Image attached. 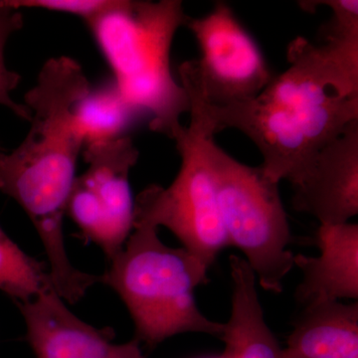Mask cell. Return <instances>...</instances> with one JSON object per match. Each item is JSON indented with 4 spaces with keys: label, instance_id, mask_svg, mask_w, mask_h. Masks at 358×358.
Returning <instances> with one entry per match:
<instances>
[{
    "label": "cell",
    "instance_id": "1",
    "mask_svg": "<svg viewBox=\"0 0 358 358\" xmlns=\"http://www.w3.org/2000/svg\"><path fill=\"white\" fill-rule=\"evenodd\" d=\"M91 89L76 61L51 58L24 96L31 127L8 154L0 152V192L22 207L45 247L64 241L63 220L85 147L76 107Z\"/></svg>",
    "mask_w": 358,
    "mask_h": 358
},
{
    "label": "cell",
    "instance_id": "2",
    "mask_svg": "<svg viewBox=\"0 0 358 358\" xmlns=\"http://www.w3.org/2000/svg\"><path fill=\"white\" fill-rule=\"evenodd\" d=\"M206 110L217 133L233 128L246 134L263 155L264 171L280 183L358 120V96L336 95L289 63L253 100L217 107L206 99Z\"/></svg>",
    "mask_w": 358,
    "mask_h": 358
},
{
    "label": "cell",
    "instance_id": "3",
    "mask_svg": "<svg viewBox=\"0 0 358 358\" xmlns=\"http://www.w3.org/2000/svg\"><path fill=\"white\" fill-rule=\"evenodd\" d=\"M188 16L178 0L124 1L88 24L127 102L152 115L150 128L173 140L189 112L185 90L171 72L174 35Z\"/></svg>",
    "mask_w": 358,
    "mask_h": 358
},
{
    "label": "cell",
    "instance_id": "4",
    "mask_svg": "<svg viewBox=\"0 0 358 358\" xmlns=\"http://www.w3.org/2000/svg\"><path fill=\"white\" fill-rule=\"evenodd\" d=\"M159 228L134 220L122 251L100 275L128 308L136 338L150 348L178 334L195 333L222 338L225 324L200 312L195 289L207 281L208 268L185 249L166 246Z\"/></svg>",
    "mask_w": 358,
    "mask_h": 358
},
{
    "label": "cell",
    "instance_id": "5",
    "mask_svg": "<svg viewBox=\"0 0 358 358\" xmlns=\"http://www.w3.org/2000/svg\"><path fill=\"white\" fill-rule=\"evenodd\" d=\"M178 72L190 113L189 126L181 127L173 138L180 169L169 187L150 185L138 194L134 220L167 228L209 270L218 254L229 246L210 164V147L217 131L207 114L196 63L185 61Z\"/></svg>",
    "mask_w": 358,
    "mask_h": 358
},
{
    "label": "cell",
    "instance_id": "6",
    "mask_svg": "<svg viewBox=\"0 0 358 358\" xmlns=\"http://www.w3.org/2000/svg\"><path fill=\"white\" fill-rule=\"evenodd\" d=\"M210 164L229 246L242 251L265 291L281 293L294 255L289 250L291 231L279 183L262 166L238 162L215 141Z\"/></svg>",
    "mask_w": 358,
    "mask_h": 358
},
{
    "label": "cell",
    "instance_id": "7",
    "mask_svg": "<svg viewBox=\"0 0 358 358\" xmlns=\"http://www.w3.org/2000/svg\"><path fill=\"white\" fill-rule=\"evenodd\" d=\"M84 159L88 167L75 178L66 213L109 263L133 231L129 173L138 162V150L129 136H122L85 145Z\"/></svg>",
    "mask_w": 358,
    "mask_h": 358
},
{
    "label": "cell",
    "instance_id": "8",
    "mask_svg": "<svg viewBox=\"0 0 358 358\" xmlns=\"http://www.w3.org/2000/svg\"><path fill=\"white\" fill-rule=\"evenodd\" d=\"M185 26L199 43L197 67L211 105L253 100L274 79L260 47L225 2L216 1L202 17L188 16Z\"/></svg>",
    "mask_w": 358,
    "mask_h": 358
},
{
    "label": "cell",
    "instance_id": "9",
    "mask_svg": "<svg viewBox=\"0 0 358 358\" xmlns=\"http://www.w3.org/2000/svg\"><path fill=\"white\" fill-rule=\"evenodd\" d=\"M294 210L320 225L350 222L358 213V120L289 179Z\"/></svg>",
    "mask_w": 358,
    "mask_h": 358
},
{
    "label": "cell",
    "instance_id": "10",
    "mask_svg": "<svg viewBox=\"0 0 358 358\" xmlns=\"http://www.w3.org/2000/svg\"><path fill=\"white\" fill-rule=\"evenodd\" d=\"M16 305L37 358H145L138 339L113 343L107 331L90 326L71 313L54 289Z\"/></svg>",
    "mask_w": 358,
    "mask_h": 358
},
{
    "label": "cell",
    "instance_id": "11",
    "mask_svg": "<svg viewBox=\"0 0 358 358\" xmlns=\"http://www.w3.org/2000/svg\"><path fill=\"white\" fill-rule=\"evenodd\" d=\"M315 244L320 255L299 254L294 265L303 273L296 289L299 303L308 306L324 301L358 299V225H320Z\"/></svg>",
    "mask_w": 358,
    "mask_h": 358
},
{
    "label": "cell",
    "instance_id": "12",
    "mask_svg": "<svg viewBox=\"0 0 358 358\" xmlns=\"http://www.w3.org/2000/svg\"><path fill=\"white\" fill-rule=\"evenodd\" d=\"M282 352L284 358H358L357 301L306 306Z\"/></svg>",
    "mask_w": 358,
    "mask_h": 358
},
{
    "label": "cell",
    "instance_id": "13",
    "mask_svg": "<svg viewBox=\"0 0 358 358\" xmlns=\"http://www.w3.org/2000/svg\"><path fill=\"white\" fill-rule=\"evenodd\" d=\"M232 310L226 322L222 341L224 358H284L278 343L264 317L257 292L253 270L244 258L231 255Z\"/></svg>",
    "mask_w": 358,
    "mask_h": 358
},
{
    "label": "cell",
    "instance_id": "14",
    "mask_svg": "<svg viewBox=\"0 0 358 358\" xmlns=\"http://www.w3.org/2000/svg\"><path fill=\"white\" fill-rule=\"evenodd\" d=\"M307 13L327 6L333 11L331 20L319 31L317 52L341 77L358 89V1L357 0H320L300 1Z\"/></svg>",
    "mask_w": 358,
    "mask_h": 358
},
{
    "label": "cell",
    "instance_id": "15",
    "mask_svg": "<svg viewBox=\"0 0 358 358\" xmlns=\"http://www.w3.org/2000/svg\"><path fill=\"white\" fill-rule=\"evenodd\" d=\"M113 83L90 89L76 107V121L85 145L122 138L140 114Z\"/></svg>",
    "mask_w": 358,
    "mask_h": 358
},
{
    "label": "cell",
    "instance_id": "16",
    "mask_svg": "<svg viewBox=\"0 0 358 358\" xmlns=\"http://www.w3.org/2000/svg\"><path fill=\"white\" fill-rule=\"evenodd\" d=\"M50 289L45 264L27 255L0 227V291L16 303H25Z\"/></svg>",
    "mask_w": 358,
    "mask_h": 358
},
{
    "label": "cell",
    "instance_id": "17",
    "mask_svg": "<svg viewBox=\"0 0 358 358\" xmlns=\"http://www.w3.org/2000/svg\"><path fill=\"white\" fill-rule=\"evenodd\" d=\"M22 27L23 15L20 9L13 8L4 3V1H0V105L13 110L21 119L30 122V110L23 103L14 102L11 98V93L20 83V75L7 69L4 62V48L7 40Z\"/></svg>",
    "mask_w": 358,
    "mask_h": 358
},
{
    "label": "cell",
    "instance_id": "18",
    "mask_svg": "<svg viewBox=\"0 0 358 358\" xmlns=\"http://www.w3.org/2000/svg\"><path fill=\"white\" fill-rule=\"evenodd\" d=\"M117 0H4L13 8H42L79 16L87 21L95 20L115 6Z\"/></svg>",
    "mask_w": 358,
    "mask_h": 358
},
{
    "label": "cell",
    "instance_id": "19",
    "mask_svg": "<svg viewBox=\"0 0 358 358\" xmlns=\"http://www.w3.org/2000/svg\"><path fill=\"white\" fill-rule=\"evenodd\" d=\"M212 358H224V357H222V355H220V357H212Z\"/></svg>",
    "mask_w": 358,
    "mask_h": 358
}]
</instances>
